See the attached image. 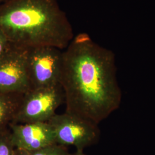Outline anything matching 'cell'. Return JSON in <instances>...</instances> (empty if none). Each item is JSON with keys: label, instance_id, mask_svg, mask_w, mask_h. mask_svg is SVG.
<instances>
[{"label": "cell", "instance_id": "6da1fadb", "mask_svg": "<svg viewBox=\"0 0 155 155\" xmlns=\"http://www.w3.org/2000/svg\"><path fill=\"white\" fill-rule=\"evenodd\" d=\"M59 83L66 112L99 124L119 109L122 91L116 77L115 56L79 33L63 50Z\"/></svg>", "mask_w": 155, "mask_h": 155}, {"label": "cell", "instance_id": "7a4b0ae2", "mask_svg": "<svg viewBox=\"0 0 155 155\" xmlns=\"http://www.w3.org/2000/svg\"><path fill=\"white\" fill-rule=\"evenodd\" d=\"M0 31L12 45L64 50L74 37L58 0H5L0 5Z\"/></svg>", "mask_w": 155, "mask_h": 155}, {"label": "cell", "instance_id": "3957f363", "mask_svg": "<svg viewBox=\"0 0 155 155\" xmlns=\"http://www.w3.org/2000/svg\"><path fill=\"white\" fill-rule=\"evenodd\" d=\"M63 102L64 95L60 84L31 89L24 94L12 124L48 122Z\"/></svg>", "mask_w": 155, "mask_h": 155}, {"label": "cell", "instance_id": "277c9868", "mask_svg": "<svg viewBox=\"0 0 155 155\" xmlns=\"http://www.w3.org/2000/svg\"><path fill=\"white\" fill-rule=\"evenodd\" d=\"M62 63L63 50L50 46L27 48V70L31 90L60 84Z\"/></svg>", "mask_w": 155, "mask_h": 155}, {"label": "cell", "instance_id": "5b68a950", "mask_svg": "<svg viewBox=\"0 0 155 155\" xmlns=\"http://www.w3.org/2000/svg\"><path fill=\"white\" fill-rule=\"evenodd\" d=\"M47 122L54 132L56 143L65 147L72 145L83 150L100 138L98 124L82 117L65 112L54 114Z\"/></svg>", "mask_w": 155, "mask_h": 155}, {"label": "cell", "instance_id": "8992f818", "mask_svg": "<svg viewBox=\"0 0 155 155\" xmlns=\"http://www.w3.org/2000/svg\"><path fill=\"white\" fill-rule=\"evenodd\" d=\"M27 52V48L12 45L0 57V91L25 94L31 90Z\"/></svg>", "mask_w": 155, "mask_h": 155}, {"label": "cell", "instance_id": "52a82bcc", "mask_svg": "<svg viewBox=\"0 0 155 155\" xmlns=\"http://www.w3.org/2000/svg\"><path fill=\"white\" fill-rule=\"evenodd\" d=\"M9 127L16 148L32 152L56 143L54 132L47 122L11 124Z\"/></svg>", "mask_w": 155, "mask_h": 155}, {"label": "cell", "instance_id": "ba28073f", "mask_svg": "<svg viewBox=\"0 0 155 155\" xmlns=\"http://www.w3.org/2000/svg\"><path fill=\"white\" fill-rule=\"evenodd\" d=\"M24 94L0 91V130L13 121Z\"/></svg>", "mask_w": 155, "mask_h": 155}, {"label": "cell", "instance_id": "9c48e42d", "mask_svg": "<svg viewBox=\"0 0 155 155\" xmlns=\"http://www.w3.org/2000/svg\"><path fill=\"white\" fill-rule=\"evenodd\" d=\"M16 149L9 127L0 130V155H14Z\"/></svg>", "mask_w": 155, "mask_h": 155}, {"label": "cell", "instance_id": "30bf717a", "mask_svg": "<svg viewBox=\"0 0 155 155\" xmlns=\"http://www.w3.org/2000/svg\"><path fill=\"white\" fill-rule=\"evenodd\" d=\"M32 155H68L65 146L60 144H51L40 150L31 152Z\"/></svg>", "mask_w": 155, "mask_h": 155}, {"label": "cell", "instance_id": "8fae6325", "mask_svg": "<svg viewBox=\"0 0 155 155\" xmlns=\"http://www.w3.org/2000/svg\"><path fill=\"white\" fill-rule=\"evenodd\" d=\"M12 45L5 35L0 31V57L3 55Z\"/></svg>", "mask_w": 155, "mask_h": 155}, {"label": "cell", "instance_id": "7c38bea8", "mask_svg": "<svg viewBox=\"0 0 155 155\" xmlns=\"http://www.w3.org/2000/svg\"><path fill=\"white\" fill-rule=\"evenodd\" d=\"M14 155H32V153L31 152L25 150L16 148L15 150Z\"/></svg>", "mask_w": 155, "mask_h": 155}, {"label": "cell", "instance_id": "4fadbf2b", "mask_svg": "<svg viewBox=\"0 0 155 155\" xmlns=\"http://www.w3.org/2000/svg\"><path fill=\"white\" fill-rule=\"evenodd\" d=\"M68 155H85L84 153H83V150H77V151L75 152V153H72V154H70V153H69Z\"/></svg>", "mask_w": 155, "mask_h": 155}, {"label": "cell", "instance_id": "5bb4252c", "mask_svg": "<svg viewBox=\"0 0 155 155\" xmlns=\"http://www.w3.org/2000/svg\"><path fill=\"white\" fill-rule=\"evenodd\" d=\"M3 1H4V0H0V2H1Z\"/></svg>", "mask_w": 155, "mask_h": 155}]
</instances>
